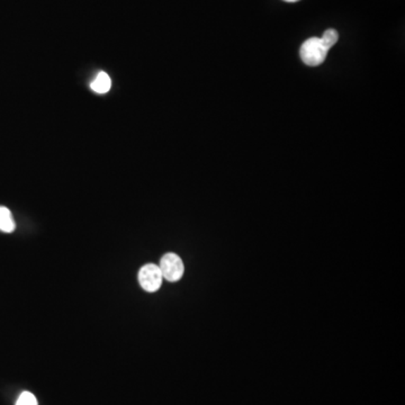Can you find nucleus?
<instances>
[{
    "label": "nucleus",
    "mask_w": 405,
    "mask_h": 405,
    "mask_svg": "<svg viewBox=\"0 0 405 405\" xmlns=\"http://www.w3.org/2000/svg\"><path fill=\"white\" fill-rule=\"evenodd\" d=\"M327 50L321 37H311L306 40L301 47L300 56L302 61L310 67H318L325 62Z\"/></svg>",
    "instance_id": "1"
},
{
    "label": "nucleus",
    "mask_w": 405,
    "mask_h": 405,
    "mask_svg": "<svg viewBox=\"0 0 405 405\" xmlns=\"http://www.w3.org/2000/svg\"><path fill=\"white\" fill-rule=\"evenodd\" d=\"M162 277L168 282H178L183 277L185 267L183 260L176 253H166L160 261Z\"/></svg>",
    "instance_id": "2"
},
{
    "label": "nucleus",
    "mask_w": 405,
    "mask_h": 405,
    "mask_svg": "<svg viewBox=\"0 0 405 405\" xmlns=\"http://www.w3.org/2000/svg\"><path fill=\"white\" fill-rule=\"evenodd\" d=\"M164 277L159 266L147 264L142 267L139 272V283L142 289L149 293L158 291L162 286Z\"/></svg>",
    "instance_id": "3"
},
{
    "label": "nucleus",
    "mask_w": 405,
    "mask_h": 405,
    "mask_svg": "<svg viewBox=\"0 0 405 405\" xmlns=\"http://www.w3.org/2000/svg\"><path fill=\"white\" fill-rule=\"evenodd\" d=\"M16 224L11 215V212L5 206H0V231L5 234L14 232Z\"/></svg>",
    "instance_id": "4"
},
{
    "label": "nucleus",
    "mask_w": 405,
    "mask_h": 405,
    "mask_svg": "<svg viewBox=\"0 0 405 405\" xmlns=\"http://www.w3.org/2000/svg\"><path fill=\"white\" fill-rule=\"evenodd\" d=\"M111 87V78H109V75L104 73V71L98 73L96 79H95L92 85H90V88H92L95 92H97V94H106V92H109Z\"/></svg>",
    "instance_id": "5"
},
{
    "label": "nucleus",
    "mask_w": 405,
    "mask_h": 405,
    "mask_svg": "<svg viewBox=\"0 0 405 405\" xmlns=\"http://www.w3.org/2000/svg\"><path fill=\"white\" fill-rule=\"evenodd\" d=\"M321 40H322L323 44L325 45L327 50H330L331 47L338 42V32H337L336 30H332V28L327 30V31L325 32V34H323V37H321Z\"/></svg>",
    "instance_id": "6"
},
{
    "label": "nucleus",
    "mask_w": 405,
    "mask_h": 405,
    "mask_svg": "<svg viewBox=\"0 0 405 405\" xmlns=\"http://www.w3.org/2000/svg\"><path fill=\"white\" fill-rule=\"evenodd\" d=\"M16 405H37V397L30 392H23L17 400Z\"/></svg>",
    "instance_id": "7"
},
{
    "label": "nucleus",
    "mask_w": 405,
    "mask_h": 405,
    "mask_svg": "<svg viewBox=\"0 0 405 405\" xmlns=\"http://www.w3.org/2000/svg\"><path fill=\"white\" fill-rule=\"evenodd\" d=\"M284 1H287V3H296V1H300V0H284Z\"/></svg>",
    "instance_id": "8"
}]
</instances>
